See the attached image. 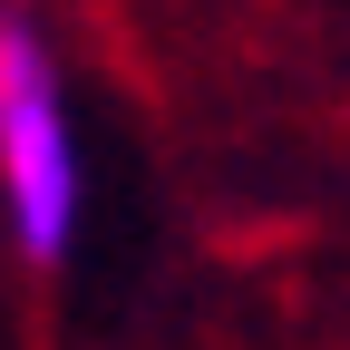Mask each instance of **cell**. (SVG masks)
Wrapping results in <instances>:
<instances>
[{
	"label": "cell",
	"instance_id": "obj_1",
	"mask_svg": "<svg viewBox=\"0 0 350 350\" xmlns=\"http://www.w3.org/2000/svg\"><path fill=\"white\" fill-rule=\"evenodd\" d=\"M0 175H10L29 262H59L78 224V146H68V107L29 20H0Z\"/></svg>",
	"mask_w": 350,
	"mask_h": 350
}]
</instances>
